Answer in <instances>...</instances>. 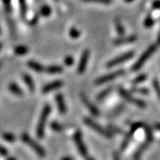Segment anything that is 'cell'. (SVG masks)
Instances as JSON below:
<instances>
[{
    "label": "cell",
    "mask_w": 160,
    "mask_h": 160,
    "mask_svg": "<svg viewBox=\"0 0 160 160\" xmlns=\"http://www.w3.org/2000/svg\"><path fill=\"white\" fill-rule=\"evenodd\" d=\"M51 112V107L50 105H45L44 108L42 109V111L40 115V119L38 121V126H37V136L38 138H42L44 136V129L45 126H46L47 121H48V118L49 114Z\"/></svg>",
    "instance_id": "6da1fadb"
},
{
    "label": "cell",
    "mask_w": 160,
    "mask_h": 160,
    "mask_svg": "<svg viewBox=\"0 0 160 160\" xmlns=\"http://www.w3.org/2000/svg\"><path fill=\"white\" fill-rule=\"evenodd\" d=\"M157 48V45H151L150 47H149L147 48V50L145 51V52L141 56V57L139 58V60L134 64L132 67L133 71H137V70H139L142 66H143L144 64L147 61V60L150 58L152 56V54L154 52V51Z\"/></svg>",
    "instance_id": "7a4b0ae2"
},
{
    "label": "cell",
    "mask_w": 160,
    "mask_h": 160,
    "mask_svg": "<svg viewBox=\"0 0 160 160\" xmlns=\"http://www.w3.org/2000/svg\"><path fill=\"white\" fill-rule=\"evenodd\" d=\"M21 140H22L25 143H26L27 145H30V147L35 151L36 154H38L40 157H44V156L46 155V152H45V150L42 149V147H41L37 142H35L32 138H30V137L28 135V134L23 133V134L21 135Z\"/></svg>",
    "instance_id": "3957f363"
},
{
    "label": "cell",
    "mask_w": 160,
    "mask_h": 160,
    "mask_svg": "<svg viewBox=\"0 0 160 160\" xmlns=\"http://www.w3.org/2000/svg\"><path fill=\"white\" fill-rule=\"evenodd\" d=\"M84 122L88 127H90L91 128H92L93 130H95L97 132L101 134L103 137H107V138H111L112 137V133L110 131L106 130V129L103 128L102 127L100 124H98L97 122H96L94 120L89 118H84Z\"/></svg>",
    "instance_id": "277c9868"
},
{
    "label": "cell",
    "mask_w": 160,
    "mask_h": 160,
    "mask_svg": "<svg viewBox=\"0 0 160 160\" xmlns=\"http://www.w3.org/2000/svg\"><path fill=\"white\" fill-rule=\"evenodd\" d=\"M74 141L75 142V145L78 148V150L79 152V154L83 157V158L86 159L87 158H88L89 155L88 154V150H87L86 145L83 142L82 140V134L80 132V131H76V132L74 133Z\"/></svg>",
    "instance_id": "5b68a950"
},
{
    "label": "cell",
    "mask_w": 160,
    "mask_h": 160,
    "mask_svg": "<svg viewBox=\"0 0 160 160\" xmlns=\"http://www.w3.org/2000/svg\"><path fill=\"white\" fill-rule=\"evenodd\" d=\"M118 92H119L120 96L125 99L126 101H129L131 103L134 104L140 108H145L146 107V103H145V101H142V100L137 99L136 97H132V96L131 95L130 93L128 92L125 89H123L122 88H118Z\"/></svg>",
    "instance_id": "8992f818"
},
{
    "label": "cell",
    "mask_w": 160,
    "mask_h": 160,
    "mask_svg": "<svg viewBox=\"0 0 160 160\" xmlns=\"http://www.w3.org/2000/svg\"><path fill=\"white\" fill-rule=\"evenodd\" d=\"M133 56H134V52H128L125 53V54H122V55L119 56L117 58H114V59L110 61L107 63L106 66H107V68L114 67V66H116L117 65H119V64L122 63V62H125L128 60L132 58Z\"/></svg>",
    "instance_id": "52a82bcc"
},
{
    "label": "cell",
    "mask_w": 160,
    "mask_h": 160,
    "mask_svg": "<svg viewBox=\"0 0 160 160\" xmlns=\"http://www.w3.org/2000/svg\"><path fill=\"white\" fill-rule=\"evenodd\" d=\"M124 74V70H117L115 72H113V73H110V74H108L106 75H104L101 78H99L98 79H97L96 81V84L97 85H101L103 84V83H106L108 82H110L112 80L115 79L116 78H118L119 76L122 75V74Z\"/></svg>",
    "instance_id": "ba28073f"
},
{
    "label": "cell",
    "mask_w": 160,
    "mask_h": 160,
    "mask_svg": "<svg viewBox=\"0 0 160 160\" xmlns=\"http://www.w3.org/2000/svg\"><path fill=\"white\" fill-rule=\"evenodd\" d=\"M89 51L85 50L83 51V52L82 54V57H81V59H80L79 63H78V66L77 68V71H78V74H82L84 73L85 70H86L87 65H88V61L89 58Z\"/></svg>",
    "instance_id": "9c48e42d"
},
{
    "label": "cell",
    "mask_w": 160,
    "mask_h": 160,
    "mask_svg": "<svg viewBox=\"0 0 160 160\" xmlns=\"http://www.w3.org/2000/svg\"><path fill=\"white\" fill-rule=\"evenodd\" d=\"M80 96H81V99H82V101L83 102L84 105H86V107L88 109L89 111L91 112V114L94 116H99L100 115L99 110H98V109L96 107L95 105H93V104L90 101H89L88 98V97H87L86 96L83 94V93H82V94H81Z\"/></svg>",
    "instance_id": "30bf717a"
},
{
    "label": "cell",
    "mask_w": 160,
    "mask_h": 160,
    "mask_svg": "<svg viewBox=\"0 0 160 160\" xmlns=\"http://www.w3.org/2000/svg\"><path fill=\"white\" fill-rule=\"evenodd\" d=\"M142 126H143V124H142L141 122H137V123H134V124L132 125V128H131L129 132L128 133V135L126 136V138H125L124 141H123V142H122V147H121L122 148V150L126 148V146L128 145V144L129 141H130L131 137H132L138 128H141Z\"/></svg>",
    "instance_id": "8fae6325"
},
{
    "label": "cell",
    "mask_w": 160,
    "mask_h": 160,
    "mask_svg": "<svg viewBox=\"0 0 160 160\" xmlns=\"http://www.w3.org/2000/svg\"><path fill=\"white\" fill-rule=\"evenodd\" d=\"M63 86V82L61 81V80H57V81H54V82H52L48 84L45 85L42 89V93H48L50 92L51 91L56 90V89H58L60 88Z\"/></svg>",
    "instance_id": "7c38bea8"
},
{
    "label": "cell",
    "mask_w": 160,
    "mask_h": 160,
    "mask_svg": "<svg viewBox=\"0 0 160 160\" xmlns=\"http://www.w3.org/2000/svg\"><path fill=\"white\" fill-rule=\"evenodd\" d=\"M56 102H57V108L59 110L60 113L61 114H64L66 113V105H65V102L64 101V97L61 94H57L56 96Z\"/></svg>",
    "instance_id": "4fadbf2b"
},
{
    "label": "cell",
    "mask_w": 160,
    "mask_h": 160,
    "mask_svg": "<svg viewBox=\"0 0 160 160\" xmlns=\"http://www.w3.org/2000/svg\"><path fill=\"white\" fill-rule=\"evenodd\" d=\"M137 40V36L136 35H131L128 37H122V38L115 39L114 41V43L115 45H121L125 44V43H130V42H135Z\"/></svg>",
    "instance_id": "5bb4252c"
},
{
    "label": "cell",
    "mask_w": 160,
    "mask_h": 160,
    "mask_svg": "<svg viewBox=\"0 0 160 160\" xmlns=\"http://www.w3.org/2000/svg\"><path fill=\"white\" fill-rule=\"evenodd\" d=\"M8 90L10 91L11 92L18 97H21L23 95V91L20 88L16 82H11L8 85Z\"/></svg>",
    "instance_id": "9a60e30c"
},
{
    "label": "cell",
    "mask_w": 160,
    "mask_h": 160,
    "mask_svg": "<svg viewBox=\"0 0 160 160\" xmlns=\"http://www.w3.org/2000/svg\"><path fill=\"white\" fill-rule=\"evenodd\" d=\"M27 65L30 69H32V70H34V71L38 72V73H41V72L45 71L44 67H43L42 65H40L39 63H38V62H36V61H28Z\"/></svg>",
    "instance_id": "2e32d148"
},
{
    "label": "cell",
    "mask_w": 160,
    "mask_h": 160,
    "mask_svg": "<svg viewBox=\"0 0 160 160\" xmlns=\"http://www.w3.org/2000/svg\"><path fill=\"white\" fill-rule=\"evenodd\" d=\"M45 71L49 74H61L63 71V68L61 65H50L45 69Z\"/></svg>",
    "instance_id": "e0dca14e"
},
{
    "label": "cell",
    "mask_w": 160,
    "mask_h": 160,
    "mask_svg": "<svg viewBox=\"0 0 160 160\" xmlns=\"http://www.w3.org/2000/svg\"><path fill=\"white\" fill-rule=\"evenodd\" d=\"M23 80L24 82H25V84L27 85L28 88L30 89V91L34 92V91L35 90V86H34V80H33L31 76L29 75V74H23Z\"/></svg>",
    "instance_id": "ac0fdd59"
},
{
    "label": "cell",
    "mask_w": 160,
    "mask_h": 160,
    "mask_svg": "<svg viewBox=\"0 0 160 160\" xmlns=\"http://www.w3.org/2000/svg\"><path fill=\"white\" fill-rule=\"evenodd\" d=\"M28 52H29V48L26 46H24V45H19V46H17L14 48V52L17 56L26 55Z\"/></svg>",
    "instance_id": "d6986e66"
},
{
    "label": "cell",
    "mask_w": 160,
    "mask_h": 160,
    "mask_svg": "<svg viewBox=\"0 0 160 160\" xmlns=\"http://www.w3.org/2000/svg\"><path fill=\"white\" fill-rule=\"evenodd\" d=\"M20 5V9H21V17L25 18L27 13V5H26V0H18Z\"/></svg>",
    "instance_id": "ffe728a7"
},
{
    "label": "cell",
    "mask_w": 160,
    "mask_h": 160,
    "mask_svg": "<svg viewBox=\"0 0 160 160\" xmlns=\"http://www.w3.org/2000/svg\"><path fill=\"white\" fill-rule=\"evenodd\" d=\"M112 90H113V88H112V87H110V88H107L106 89L102 91L99 95L97 97V101H101V100H103L104 98H105V97H107V96L111 92Z\"/></svg>",
    "instance_id": "44dd1931"
},
{
    "label": "cell",
    "mask_w": 160,
    "mask_h": 160,
    "mask_svg": "<svg viewBox=\"0 0 160 160\" xmlns=\"http://www.w3.org/2000/svg\"><path fill=\"white\" fill-rule=\"evenodd\" d=\"M51 12H52V9L50 8V7L48 6V5H43V6L40 8V14L42 16V17H49L51 15Z\"/></svg>",
    "instance_id": "7402d4cb"
},
{
    "label": "cell",
    "mask_w": 160,
    "mask_h": 160,
    "mask_svg": "<svg viewBox=\"0 0 160 160\" xmlns=\"http://www.w3.org/2000/svg\"><path fill=\"white\" fill-rule=\"evenodd\" d=\"M115 27L116 30H117V32H118L120 35H123L125 34L124 27H123V25H122V23H121V21L119 20H115Z\"/></svg>",
    "instance_id": "603a6c76"
},
{
    "label": "cell",
    "mask_w": 160,
    "mask_h": 160,
    "mask_svg": "<svg viewBox=\"0 0 160 160\" xmlns=\"http://www.w3.org/2000/svg\"><path fill=\"white\" fill-rule=\"evenodd\" d=\"M2 139L4 140V141H8V142H14L16 140L15 136L12 134V133H8V132H4L2 134Z\"/></svg>",
    "instance_id": "cb8c5ba5"
},
{
    "label": "cell",
    "mask_w": 160,
    "mask_h": 160,
    "mask_svg": "<svg viewBox=\"0 0 160 160\" xmlns=\"http://www.w3.org/2000/svg\"><path fill=\"white\" fill-rule=\"evenodd\" d=\"M69 34H70V36L72 38H78L81 35V33L76 28H71L70 31H69Z\"/></svg>",
    "instance_id": "d4e9b609"
},
{
    "label": "cell",
    "mask_w": 160,
    "mask_h": 160,
    "mask_svg": "<svg viewBox=\"0 0 160 160\" xmlns=\"http://www.w3.org/2000/svg\"><path fill=\"white\" fill-rule=\"evenodd\" d=\"M51 128L52 129L53 131H55V132H61V131L63 130V126L60 123L57 122H52V124H51Z\"/></svg>",
    "instance_id": "484cf974"
},
{
    "label": "cell",
    "mask_w": 160,
    "mask_h": 160,
    "mask_svg": "<svg viewBox=\"0 0 160 160\" xmlns=\"http://www.w3.org/2000/svg\"><path fill=\"white\" fill-rule=\"evenodd\" d=\"M153 87H154V91H155L156 94H157L160 101V84L157 79H154V81H153Z\"/></svg>",
    "instance_id": "4316f807"
},
{
    "label": "cell",
    "mask_w": 160,
    "mask_h": 160,
    "mask_svg": "<svg viewBox=\"0 0 160 160\" xmlns=\"http://www.w3.org/2000/svg\"><path fill=\"white\" fill-rule=\"evenodd\" d=\"M132 92L135 93H139L141 95H147L149 93V91L146 88H133Z\"/></svg>",
    "instance_id": "83f0119b"
},
{
    "label": "cell",
    "mask_w": 160,
    "mask_h": 160,
    "mask_svg": "<svg viewBox=\"0 0 160 160\" xmlns=\"http://www.w3.org/2000/svg\"><path fill=\"white\" fill-rule=\"evenodd\" d=\"M154 19L152 18L150 16H149V17H147L146 18H145V22H144V25H145V26L146 28H150L151 27L152 25H154Z\"/></svg>",
    "instance_id": "f1b7e54d"
},
{
    "label": "cell",
    "mask_w": 160,
    "mask_h": 160,
    "mask_svg": "<svg viewBox=\"0 0 160 160\" xmlns=\"http://www.w3.org/2000/svg\"><path fill=\"white\" fill-rule=\"evenodd\" d=\"M146 78H147V75H146V74H140L139 76H137V78L133 80V82H134L135 84L136 83H140V82H144V81L146 79Z\"/></svg>",
    "instance_id": "f546056e"
},
{
    "label": "cell",
    "mask_w": 160,
    "mask_h": 160,
    "mask_svg": "<svg viewBox=\"0 0 160 160\" xmlns=\"http://www.w3.org/2000/svg\"><path fill=\"white\" fill-rule=\"evenodd\" d=\"M83 1L89 2H97L102 4H110L112 2V0H83Z\"/></svg>",
    "instance_id": "4dcf8cb0"
},
{
    "label": "cell",
    "mask_w": 160,
    "mask_h": 160,
    "mask_svg": "<svg viewBox=\"0 0 160 160\" xmlns=\"http://www.w3.org/2000/svg\"><path fill=\"white\" fill-rule=\"evenodd\" d=\"M2 3L4 5V8L8 12H11L12 11V4H11V0H2Z\"/></svg>",
    "instance_id": "1f68e13d"
},
{
    "label": "cell",
    "mask_w": 160,
    "mask_h": 160,
    "mask_svg": "<svg viewBox=\"0 0 160 160\" xmlns=\"http://www.w3.org/2000/svg\"><path fill=\"white\" fill-rule=\"evenodd\" d=\"M64 62H65V65H68V66H70V65H71L74 64V58H73L72 57H70V56H69V57H66L65 58V60H64Z\"/></svg>",
    "instance_id": "d6a6232c"
},
{
    "label": "cell",
    "mask_w": 160,
    "mask_h": 160,
    "mask_svg": "<svg viewBox=\"0 0 160 160\" xmlns=\"http://www.w3.org/2000/svg\"><path fill=\"white\" fill-rule=\"evenodd\" d=\"M8 154V150H7L5 147H3L2 145H0V155L7 156Z\"/></svg>",
    "instance_id": "836d02e7"
},
{
    "label": "cell",
    "mask_w": 160,
    "mask_h": 160,
    "mask_svg": "<svg viewBox=\"0 0 160 160\" xmlns=\"http://www.w3.org/2000/svg\"><path fill=\"white\" fill-rule=\"evenodd\" d=\"M109 128L111 130L110 132H117V133H122V131L120 130L119 128H118L113 126V125H110V126H109Z\"/></svg>",
    "instance_id": "e575fe53"
},
{
    "label": "cell",
    "mask_w": 160,
    "mask_h": 160,
    "mask_svg": "<svg viewBox=\"0 0 160 160\" xmlns=\"http://www.w3.org/2000/svg\"><path fill=\"white\" fill-rule=\"evenodd\" d=\"M152 8L154 9H160V0H155L152 3Z\"/></svg>",
    "instance_id": "d590c367"
},
{
    "label": "cell",
    "mask_w": 160,
    "mask_h": 160,
    "mask_svg": "<svg viewBox=\"0 0 160 160\" xmlns=\"http://www.w3.org/2000/svg\"><path fill=\"white\" fill-rule=\"evenodd\" d=\"M61 160H74L73 157H70V156H65V157H63Z\"/></svg>",
    "instance_id": "8d00e7d4"
},
{
    "label": "cell",
    "mask_w": 160,
    "mask_h": 160,
    "mask_svg": "<svg viewBox=\"0 0 160 160\" xmlns=\"http://www.w3.org/2000/svg\"><path fill=\"white\" fill-rule=\"evenodd\" d=\"M37 21H38V17H35L34 19L31 20V24L32 25H34V24L37 23Z\"/></svg>",
    "instance_id": "74e56055"
},
{
    "label": "cell",
    "mask_w": 160,
    "mask_h": 160,
    "mask_svg": "<svg viewBox=\"0 0 160 160\" xmlns=\"http://www.w3.org/2000/svg\"><path fill=\"white\" fill-rule=\"evenodd\" d=\"M114 160H120L119 158V156L117 153H114Z\"/></svg>",
    "instance_id": "f35d334b"
},
{
    "label": "cell",
    "mask_w": 160,
    "mask_h": 160,
    "mask_svg": "<svg viewBox=\"0 0 160 160\" xmlns=\"http://www.w3.org/2000/svg\"><path fill=\"white\" fill-rule=\"evenodd\" d=\"M157 43H158V45H160V32L158 36V38H157Z\"/></svg>",
    "instance_id": "ab89813d"
},
{
    "label": "cell",
    "mask_w": 160,
    "mask_h": 160,
    "mask_svg": "<svg viewBox=\"0 0 160 160\" xmlns=\"http://www.w3.org/2000/svg\"><path fill=\"white\" fill-rule=\"evenodd\" d=\"M155 128L158 129V130H160V123H158V124H155Z\"/></svg>",
    "instance_id": "60d3db41"
},
{
    "label": "cell",
    "mask_w": 160,
    "mask_h": 160,
    "mask_svg": "<svg viewBox=\"0 0 160 160\" xmlns=\"http://www.w3.org/2000/svg\"><path fill=\"white\" fill-rule=\"evenodd\" d=\"M85 160H95V159H94V158H93L92 157H91V156H89L88 158H87Z\"/></svg>",
    "instance_id": "b9f144b4"
},
{
    "label": "cell",
    "mask_w": 160,
    "mask_h": 160,
    "mask_svg": "<svg viewBox=\"0 0 160 160\" xmlns=\"http://www.w3.org/2000/svg\"><path fill=\"white\" fill-rule=\"evenodd\" d=\"M7 160H17V158H14V157H12V158H8V159H7Z\"/></svg>",
    "instance_id": "7bdbcfd3"
},
{
    "label": "cell",
    "mask_w": 160,
    "mask_h": 160,
    "mask_svg": "<svg viewBox=\"0 0 160 160\" xmlns=\"http://www.w3.org/2000/svg\"><path fill=\"white\" fill-rule=\"evenodd\" d=\"M124 1L127 2H132L133 0H124Z\"/></svg>",
    "instance_id": "ee69618b"
},
{
    "label": "cell",
    "mask_w": 160,
    "mask_h": 160,
    "mask_svg": "<svg viewBox=\"0 0 160 160\" xmlns=\"http://www.w3.org/2000/svg\"><path fill=\"white\" fill-rule=\"evenodd\" d=\"M2 48V43H1V42H0V51H1Z\"/></svg>",
    "instance_id": "f6af8a7d"
},
{
    "label": "cell",
    "mask_w": 160,
    "mask_h": 160,
    "mask_svg": "<svg viewBox=\"0 0 160 160\" xmlns=\"http://www.w3.org/2000/svg\"><path fill=\"white\" fill-rule=\"evenodd\" d=\"M1 33H2V30H1V26H0V35H1Z\"/></svg>",
    "instance_id": "bcb514c9"
},
{
    "label": "cell",
    "mask_w": 160,
    "mask_h": 160,
    "mask_svg": "<svg viewBox=\"0 0 160 160\" xmlns=\"http://www.w3.org/2000/svg\"><path fill=\"white\" fill-rule=\"evenodd\" d=\"M56 1H58V0H56Z\"/></svg>",
    "instance_id": "7dc6e473"
}]
</instances>
